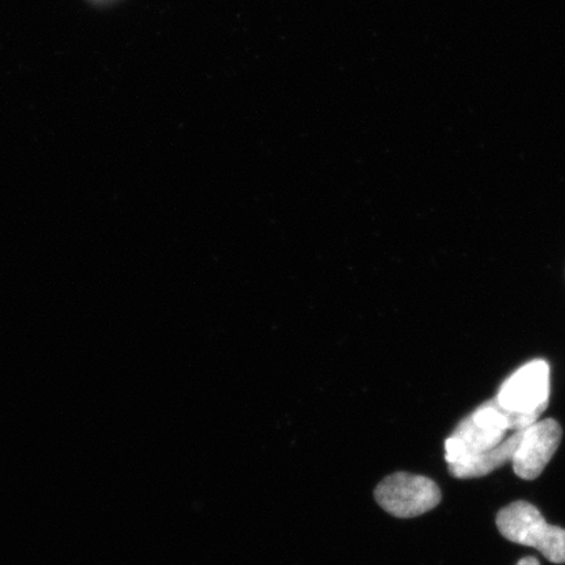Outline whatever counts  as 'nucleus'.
I'll list each match as a JSON object with an SVG mask.
<instances>
[{
  "label": "nucleus",
  "mask_w": 565,
  "mask_h": 565,
  "mask_svg": "<svg viewBox=\"0 0 565 565\" xmlns=\"http://www.w3.org/2000/svg\"><path fill=\"white\" fill-rule=\"evenodd\" d=\"M497 399L511 416L515 430L539 422L550 401V366L545 360H533L521 366L501 385Z\"/></svg>",
  "instance_id": "obj_1"
},
{
  "label": "nucleus",
  "mask_w": 565,
  "mask_h": 565,
  "mask_svg": "<svg viewBox=\"0 0 565 565\" xmlns=\"http://www.w3.org/2000/svg\"><path fill=\"white\" fill-rule=\"evenodd\" d=\"M497 525L508 541L539 550L551 563H565V530L548 525L539 508L527 501H515L501 510Z\"/></svg>",
  "instance_id": "obj_2"
},
{
  "label": "nucleus",
  "mask_w": 565,
  "mask_h": 565,
  "mask_svg": "<svg viewBox=\"0 0 565 565\" xmlns=\"http://www.w3.org/2000/svg\"><path fill=\"white\" fill-rule=\"evenodd\" d=\"M511 430L515 433L511 416L497 399L489 401L458 424L454 435L445 441V459L451 465L466 456L494 449Z\"/></svg>",
  "instance_id": "obj_3"
},
{
  "label": "nucleus",
  "mask_w": 565,
  "mask_h": 565,
  "mask_svg": "<svg viewBox=\"0 0 565 565\" xmlns=\"http://www.w3.org/2000/svg\"><path fill=\"white\" fill-rule=\"evenodd\" d=\"M374 498L394 518L414 519L439 505L441 491L433 479L395 472L377 486Z\"/></svg>",
  "instance_id": "obj_4"
},
{
  "label": "nucleus",
  "mask_w": 565,
  "mask_h": 565,
  "mask_svg": "<svg viewBox=\"0 0 565 565\" xmlns=\"http://www.w3.org/2000/svg\"><path fill=\"white\" fill-rule=\"evenodd\" d=\"M562 437L563 429L555 419L539 420L522 429L512 458L515 476L524 480L539 478L559 448Z\"/></svg>",
  "instance_id": "obj_5"
},
{
  "label": "nucleus",
  "mask_w": 565,
  "mask_h": 565,
  "mask_svg": "<svg viewBox=\"0 0 565 565\" xmlns=\"http://www.w3.org/2000/svg\"><path fill=\"white\" fill-rule=\"evenodd\" d=\"M521 435L522 430H515L499 447L458 459L457 462L449 465L450 476L457 479H470L491 475L501 466L512 462Z\"/></svg>",
  "instance_id": "obj_6"
},
{
  "label": "nucleus",
  "mask_w": 565,
  "mask_h": 565,
  "mask_svg": "<svg viewBox=\"0 0 565 565\" xmlns=\"http://www.w3.org/2000/svg\"><path fill=\"white\" fill-rule=\"evenodd\" d=\"M518 565H541L539 559L534 556H527L524 557V559H521Z\"/></svg>",
  "instance_id": "obj_7"
}]
</instances>
